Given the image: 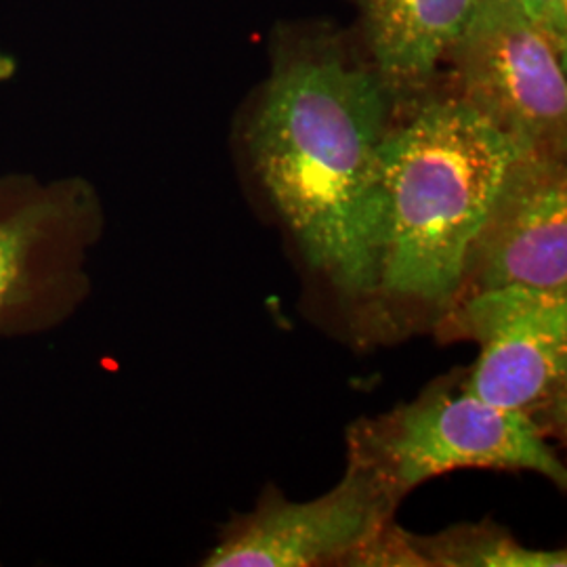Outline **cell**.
Wrapping results in <instances>:
<instances>
[{
  "mask_svg": "<svg viewBox=\"0 0 567 567\" xmlns=\"http://www.w3.org/2000/svg\"><path fill=\"white\" fill-rule=\"evenodd\" d=\"M105 210L82 177L0 175V339L68 324L91 295V255Z\"/></svg>",
  "mask_w": 567,
  "mask_h": 567,
  "instance_id": "277c9868",
  "label": "cell"
},
{
  "mask_svg": "<svg viewBox=\"0 0 567 567\" xmlns=\"http://www.w3.org/2000/svg\"><path fill=\"white\" fill-rule=\"evenodd\" d=\"M395 508L368 473L347 461L343 480L309 503H290L280 489H265L255 511L224 527L204 566H341Z\"/></svg>",
  "mask_w": 567,
  "mask_h": 567,
  "instance_id": "ba28073f",
  "label": "cell"
},
{
  "mask_svg": "<svg viewBox=\"0 0 567 567\" xmlns=\"http://www.w3.org/2000/svg\"><path fill=\"white\" fill-rule=\"evenodd\" d=\"M341 566L353 567H426L423 555L412 543V534L391 517L377 527L364 543L344 557Z\"/></svg>",
  "mask_w": 567,
  "mask_h": 567,
  "instance_id": "8fae6325",
  "label": "cell"
},
{
  "mask_svg": "<svg viewBox=\"0 0 567 567\" xmlns=\"http://www.w3.org/2000/svg\"><path fill=\"white\" fill-rule=\"evenodd\" d=\"M482 0H365L370 49L389 91H419L463 37Z\"/></svg>",
  "mask_w": 567,
  "mask_h": 567,
  "instance_id": "9c48e42d",
  "label": "cell"
},
{
  "mask_svg": "<svg viewBox=\"0 0 567 567\" xmlns=\"http://www.w3.org/2000/svg\"><path fill=\"white\" fill-rule=\"evenodd\" d=\"M386 91L337 60L292 61L248 128L255 173L305 261L344 295L379 292Z\"/></svg>",
  "mask_w": 567,
  "mask_h": 567,
  "instance_id": "6da1fadb",
  "label": "cell"
},
{
  "mask_svg": "<svg viewBox=\"0 0 567 567\" xmlns=\"http://www.w3.org/2000/svg\"><path fill=\"white\" fill-rule=\"evenodd\" d=\"M566 49L515 0H482L450 51L458 100L527 152L566 158Z\"/></svg>",
  "mask_w": 567,
  "mask_h": 567,
  "instance_id": "8992f818",
  "label": "cell"
},
{
  "mask_svg": "<svg viewBox=\"0 0 567 567\" xmlns=\"http://www.w3.org/2000/svg\"><path fill=\"white\" fill-rule=\"evenodd\" d=\"M349 463L400 505L414 487L458 468L534 471L566 489L567 471L524 416L487 404L465 377L440 379L414 402L349 429Z\"/></svg>",
  "mask_w": 567,
  "mask_h": 567,
  "instance_id": "3957f363",
  "label": "cell"
},
{
  "mask_svg": "<svg viewBox=\"0 0 567 567\" xmlns=\"http://www.w3.org/2000/svg\"><path fill=\"white\" fill-rule=\"evenodd\" d=\"M566 158L522 152L468 246L454 301L505 286L567 295Z\"/></svg>",
  "mask_w": 567,
  "mask_h": 567,
  "instance_id": "52a82bcc",
  "label": "cell"
},
{
  "mask_svg": "<svg viewBox=\"0 0 567 567\" xmlns=\"http://www.w3.org/2000/svg\"><path fill=\"white\" fill-rule=\"evenodd\" d=\"M553 39L567 44V0H515Z\"/></svg>",
  "mask_w": 567,
  "mask_h": 567,
  "instance_id": "7c38bea8",
  "label": "cell"
},
{
  "mask_svg": "<svg viewBox=\"0 0 567 567\" xmlns=\"http://www.w3.org/2000/svg\"><path fill=\"white\" fill-rule=\"evenodd\" d=\"M412 543L426 567H566V550H538L515 540L505 527L463 524L416 536Z\"/></svg>",
  "mask_w": 567,
  "mask_h": 567,
  "instance_id": "30bf717a",
  "label": "cell"
},
{
  "mask_svg": "<svg viewBox=\"0 0 567 567\" xmlns=\"http://www.w3.org/2000/svg\"><path fill=\"white\" fill-rule=\"evenodd\" d=\"M522 152L463 100L429 102L381 145V278L391 299L454 303L468 246Z\"/></svg>",
  "mask_w": 567,
  "mask_h": 567,
  "instance_id": "7a4b0ae2",
  "label": "cell"
},
{
  "mask_svg": "<svg viewBox=\"0 0 567 567\" xmlns=\"http://www.w3.org/2000/svg\"><path fill=\"white\" fill-rule=\"evenodd\" d=\"M454 337L480 344L465 386L487 404L524 416L545 437L567 425V295L505 286L450 305Z\"/></svg>",
  "mask_w": 567,
  "mask_h": 567,
  "instance_id": "5b68a950",
  "label": "cell"
}]
</instances>
